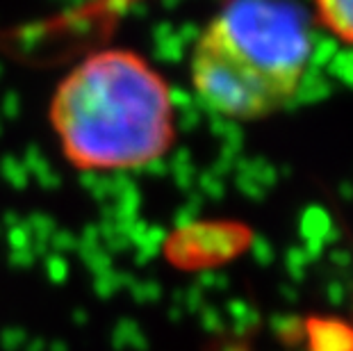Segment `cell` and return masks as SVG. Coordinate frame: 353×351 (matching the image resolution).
I'll list each match as a JSON object with an SVG mask.
<instances>
[{
	"mask_svg": "<svg viewBox=\"0 0 353 351\" xmlns=\"http://www.w3.org/2000/svg\"><path fill=\"white\" fill-rule=\"evenodd\" d=\"M312 19L335 41L353 48V0H310Z\"/></svg>",
	"mask_w": 353,
	"mask_h": 351,
	"instance_id": "277c9868",
	"label": "cell"
},
{
	"mask_svg": "<svg viewBox=\"0 0 353 351\" xmlns=\"http://www.w3.org/2000/svg\"><path fill=\"white\" fill-rule=\"evenodd\" d=\"M48 121L66 162L87 174L144 169L178 132L167 78L130 48L82 57L52 92Z\"/></svg>",
	"mask_w": 353,
	"mask_h": 351,
	"instance_id": "6da1fadb",
	"label": "cell"
},
{
	"mask_svg": "<svg viewBox=\"0 0 353 351\" xmlns=\"http://www.w3.org/2000/svg\"><path fill=\"white\" fill-rule=\"evenodd\" d=\"M310 57V19L294 0H228L194 41L190 80L210 112L260 121L296 99Z\"/></svg>",
	"mask_w": 353,
	"mask_h": 351,
	"instance_id": "7a4b0ae2",
	"label": "cell"
},
{
	"mask_svg": "<svg viewBox=\"0 0 353 351\" xmlns=\"http://www.w3.org/2000/svg\"><path fill=\"white\" fill-rule=\"evenodd\" d=\"M305 345L307 351H353V324L330 315L307 317Z\"/></svg>",
	"mask_w": 353,
	"mask_h": 351,
	"instance_id": "3957f363",
	"label": "cell"
}]
</instances>
